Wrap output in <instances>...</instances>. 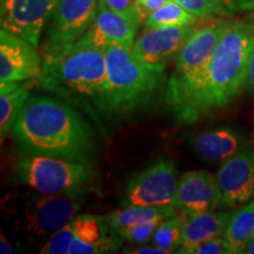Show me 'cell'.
Here are the masks:
<instances>
[{
	"label": "cell",
	"mask_w": 254,
	"mask_h": 254,
	"mask_svg": "<svg viewBox=\"0 0 254 254\" xmlns=\"http://www.w3.org/2000/svg\"><path fill=\"white\" fill-rule=\"evenodd\" d=\"M13 132L21 147L32 154L88 160L94 148L93 132L79 111L43 95H30Z\"/></svg>",
	"instance_id": "obj_1"
},
{
	"label": "cell",
	"mask_w": 254,
	"mask_h": 254,
	"mask_svg": "<svg viewBox=\"0 0 254 254\" xmlns=\"http://www.w3.org/2000/svg\"><path fill=\"white\" fill-rule=\"evenodd\" d=\"M37 80L41 88L51 93L103 110L107 88L106 49L77 41L45 52Z\"/></svg>",
	"instance_id": "obj_2"
},
{
	"label": "cell",
	"mask_w": 254,
	"mask_h": 254,
	"mask_svg": "<svg viewBox=\"0 0 254 254\" xmlns=\"http://www.w3.org/2000/svg\"><path fill=\"white\" fill-rule=\"evenodd\" d=\"M232 23L217 21L195 30L178 55L176 72L167 84L166 101L179 120L195 122L209 60Z\"/></svg>",
	"instance_id": "obj_3"
},
{
	"label": "cell",
	"mask_w": 254,
	"mask_h": 254,
	"mask_svg": "<svg viewBox=\"0 0 254 254\" xmlns=\"http://www.w3.org/2000/svg\"><path fill=\"white\" fill-rule=\"evenodd\" d=\"M254 25L232 23L215 47L209 60L201 98L199 118L222 109L245 87Z\"/></svg>",
	"instance_id": "obj_4"
},
{
	"label": "cell",
	"mask_w": 254,
	"mask_h": 254,
	"mask_svg": "<svg viewBox=\"0 0 254 254\" xmlns=\"http://www.w3.org/2000/svg\"><path fill=\"white\" fill-rule=\"evenodd\" d=\"M106 64L107 88L103 111L107 113H128L145 105L165 79V66L144 63L135 56L132 46L107 47Z\"/></svg>",
	"instance_id": "obj_5"
},
{
	"label": "cell",
	"mask_w": 254,
	"mask_h": 254,
	"mask_svg": "<svg viewBox=\"0 0 254 254\" xmlns=\"http://www.w3.org/2000/svg\"><path fill=\"white\" fill-rule=\"evenodd\" d=\"M21 183L38 193L78 196L93 182L95 171L87 160L33 154L15 165Z\"/></svg>",
	"instance_id": "obj_6"
},
{
	"label": "cell",
	"mask_w": 254,
	"mask_h": 254,
	"mask_svg": "<svg viewBox=\"0 0 254 254\" xmlns=\"http://www.w3.org/2000/svg\"><path fill=\"white\" fill-rule=\"evenodd\" d=\"M178 183L176 165L172 160L161 159L129 179L122 205L124 207L173 205Z\"/></svg>",
	"instance_id": "obj_7"
},
{
	"label": "cell",
	"mask_w": 254,
	"mask_h": 254,
	"mask_svg": "<svg viewBox=\"0 0 254 254\" xmlns=\"http://www.w3.org/2000/svg\"><path fill=\"white\" fill-rule=\"evenodd\" d=\"M100 0H59L52 13L46 52L77 43L93 24Z\"/></svg>",
	"instance_id": "obj_8"
},
{
	"label": "cell",
	"mask_w": 254,
	"mask_h": 254,
	"mask_svg": "<svg viewBox=\"0 0 254 254\" xmlns=\"http://www.w3.org/2000/svg\"><path fill=\"white\" fill-rule=\"evenodd\" d=\"M59 0H1L0 26L9 33L39 45L44 25Z\"/></svg>",
	"instance_id": "obj_9"
},
{
	"label": "cell",
	"mask_w": 254,
	"mask_h": 254,
	"mask_svg": "<svg viewBox=\"0 0 254 254\" xmlns=\"http://www.w3.org/2000/svg\"><path fill=\"white\" fill-rule=\"evenodd\" d=\"M80 205L73 196L33 195L24 208L25 228L37 237L52 236L77 217Z\"/></svg>",
	"instance_id": "obj_10"
},
{
	"label": "cell",
	"mask_w": 254,
	"mask_h": 254,
	"mask_svg": "<svg viewBox=\"0 0 254 254\" xmlns=\"http://www.w3.org/2000/svg\"><path fill=\"white\" fill-rule=\"evenodd\" d=\"M222 204L237 206L254 196V145H247L225 160L215 176Z\"/></svg>",
	"instance_id": "obj_11"
},
{
	"label": "cell",
	"mask_w": 254,
	"mask_h": 254,
	"mask_svg": "<svg viewBox=\"0 0 254 254\" xmlns=\"http://www.w3.org/2000/svg\"><path fill=\"white\" fill-rule=\"evenodd\" d=\"M36 49L23 38L0 31V82H23L39 77L43 62Z\"/></svg>",
	"instance_id": "obj_12"
},
{
	"label": "cell",
	"mask_w": 254,
	"mask_h": 254,
	"mask_svg": "<svg viewBox=\"0 0 254 254\" xmlns=\"http://www.w3.org/2000/svg\"><path fill=\"white\" fill-rule=\"evenodd\" d=\"M222 202L217 179L205 170L189 171L179 178L173 206L189 214L213 211Z\"/></svg>",
	"instance_id": "obj_13"
},
{
	"label": "cell",
	"mask_w": 254,
	"mask_h": 254,
	"mask_svg": "<svg viewBox=\"0 0 254 254\" xmlns=\"http://www.w3.org/2000/svg\"><path fill=\"white\" fill-rule=\"evenodd\" d=\"M194 31L192 25L152 28L133 43L132 50L144 63L165 66L168 60L179 55Z\"/></svg>",
	"instance_id": "obj_14"
},
{
	"label": "cell",
	"mask_w": 254,
	"mask_h": 254,
	"mask_svg": "<svg viewBox=\"0 0 254 254\" xmlns=\"http://www.w3.org/2000/svg\"><path fill=\"white\" fill-rule=\"evenodd\" d=\"M138 25L113 12L100 0L97 17L86 33L78 41L85 45L107 49L113 45L132 46Z\"/></svg>",
	"instance_id": "obj_15"
},
{
	"label": "cell",
	"mask_w": 254,
	"mask_h": 254,
	"mask_svg": "<svg viewBox=\"0 0 254 254\" xmlns=\"http://www.w3.org/2000/svg\"><path fill=\"white\" fill-rule=\"evenodd\" d=\"M72 221L75 237L68 254L113 253L122 245V237L110 227L105 217L80 214Z\"/></svg>",
	"instance_id": "obj_16"
},
{
	"label": "cell",
	"mask_w": 254,
	"mask_h": 254,
	"mask_svg": "<svg viewBox=\"0 0 254 254\" xmlns=\"http://www.w3.org/2000/svg\"><path fill=\"white\" fill-rule=\"evenodd\" d=\"M247 145L245 136L233 128L202 132L190 139L193 151L207 163H224Z\"/></svg>",
	"instance_id": "obj_17"
},
{
	"label": "cell",
	"mask_w": 254,
	"mask_h": 254,
	"mask_svg": "<svg viewBox=\"0 0 254 254\" xmlns=\"http://www.w3.org/2000/svg\"><path fill=\"white\" fill-rule=\"evenodd\" d=\"M231 214L206 211L190 214L187 219L182 246L176 251L180 254H194L199 245L212 238L224 236Z\"/></svg>",
	"instance_id": "obj_18"
},
{
	"label": "cell",
	"mask_w": 254,
	"mask_h": 254,
	"mask_svg": "<svg viewBox=\"0 0 254 254\" xmlns=\"http://www.w3.org/2000/svg\"><path fill=\"white\" fill-rule=\"evenodd\" d=\"M28 82H0V133L1 138L13 129L19 114L30 98Z\"/></svg>",
	"instance_id": "obj_19"
},
{
	"label": "cell",
	"mask_w": 254,
	"mask_h": 254,
	"mask_svg": "<svg viewBox=\"0 0 254 254\" xmlns=\"http://www.w3.org/2000/svg\"><path fill=\"white\" fill-rule=\"evenodd\" d=\"M224 236L232 254L245 252L250 241L254 238V196L249 204L231 214Z\"/></svg>",
	"instance_id": "obj_20"
},
{
	"label": "cell",
	"mask_w": 254,
	"mask_h": 254,
	"mask_svg": "<svg viewBox=\"0 0 254 254\" xmlns=\"http://www.w3.org/2000/svg\"><path fill=\"white\" fill-rule=\"evenodd\" d=\"M178 208L173 205L168 206H127L119 211L112 212L106 215L107 224L110 227L118 232L124 227L146 220L151 218L167 219L178 213Z\"/></svg>",
	"instance_id": "obj_21"
},
{
	"label": "cell",
	"mask_w": 254,
	"mask_h": 254,
	"mask_svg": "<svg viewBox=\"0 0 254 254\" xmlns=\"http://www.w3.org/2000/svg\"><path fill=\"white\" fill-rule=\"evenodd\" d=\"M198 17L190 13L177 0H168L166 4L152 11L146 18V30L158 27L189 26L196 23Z\"/></svg>",
	"instance_id": "obj_22"
},
{
	"label": "cell",
	"mask_w": 254,
	"mask_h": 254,
	"mask_svg": "<svg viewBox=\"0 0 254 254\" xmlns=\"http://www.w3.org/2000/svg\"><path fill=\"white\" fill-rule=\"evenodd\" d=\"M189 215L186 212H182L161 221L152 237L154 245L172 253L176 252V250L182 246L184 230Z\"/></svg>",
	"instance_id": "obj_23"
},
{
	"label": "cell",
	"mask_w": 254,
	"mask_h": 254,
	"mask_svg": "<svg viewBox=\"0 0 254 254\" xmlns=\"http://www.w3.org/2000/svg\"><path fill=\"white\" fill-rule=\"evenodd\" d=\"M190 13L200 19H208L215 15H232L224 0H177Z\"/></svg>",
	"instance_id": "obj_24"
},
{
	"label": "cell",
	"mask_w": 254,
	"mask_h": 254,
	"mask_svg": "<svg viewBox=\"0 0 254 254\" xmlns=\"http://www.w3.org/2000/svg\"><path fill=\"white\" fill-rule=\"evenodd\" d=\"M164 218H151L146 220L135 222V224L129 225V226L124 227L119 230L117 233L125 239L133 244H146L153 237L155 230H157Z\"/></svg>",
	"instance_id": "obj_25"
},
{
	"label": "cell",
	"mask_w": 254,
	"mask_h": 254,
	"mask_svg": "<svg viewBox=\"0 0 254 254\" xmlns=\"http://www.w3.org/2000/svg\"><path fill=\"white\" fill-rule=\"evenodd\" d=\"M75 237V230L73 221L60 228L49 238L43 246L41 254H68L73 240Z\"/></svg>",
	"instance_id": "obj_26"
},
{
	"label": "cell",
	"mask_w": 254,
	"mask_h": 254,
	"mask_svg": "<svg viewBox=\"0 0 254 254\" xmlns=\"http://www.w3.org/2000/svg\"><path fill=\"white\" fill-rule=\"evenodd\" d=\"M104 1L113 12L128 19L138 26L145 18V12L142 11L138 0H104Z\"/></svg>",
	"instance_id": "obj_27"
},
{
	"label": "cell",
	"mask_w": 254,
	"mask_h": 254,
	"mask_svg": "<svg viewBox=\"0 0 254 254\" xmlns=\"http://www.w3.org/2000/svg\"><path fill=\"white\" fill-rule=\"evenodd\" d=\"M194 254H232L225 236L212 238L196 247Z\"/></svg>",
	"instance_id": "obj_28"
},
{
	"label": "cell",
	"mask_w": 254,
	"mask_h": 254,
	"mask_svg": "<svg viewBox=\"0 0 254 254\" xmlns=\"http://www.w3.org/2000/svg\"><path fill=\"white\" fill-rule=\"evenodd\" d=\"M245 87L251 92V93L254 94V38H253L252 46H251V51H250Z\"/></svg>",
	"instance_id": "obj_29"
},
{
	"label": "cell",
	"mask_w": 254,
	"mask_h": 254,
	"mask_svg": "<svg viewBox=\"0 0 254 254\" xmlns=\"http://www.w3.org/2000/svg\"><path fill=\"white\" fill-rule=\"evenodd\" d=\"M224 2L232 14L238 11L254 7V0H224Z\"/></svg>",
	"instance_id": "obj_30"
},
{
	"label": "cell",
	"mask_w": 254,
	"mask_h": 254,
	"mask_svg": "<svg viewBox=\"0 0 254 254\" xmlns=\"http://www.w3.org/2000/svg\"><path fill=\"white\" fill-rule=\"evenodd\" d=\"M126 253H129V254H170L172 252L153 245V246L138 247V249H135L134 251H126Z\"/></svg>",
	"instance_id": "obj_31"
},
{
	"label": "cell",
	"mask_w": 254,
	"mask_h": 254,
	"mask_svg": "<svg viewBox=\"0 0 254 254\" xmlns=\"http://www.w3.org/2000/svg\"><path fill=\"white\" fill-rule=\"evenodd\" d=\"M168 0H138L139 5L142 8V11L145 12L146 14L151 13L152 11L157 9L163 6L164 4H166Z\"/></svg>",
	"instance_id": "obj_32"
},
{
	"label": "cell",
	"mask_w": 254,
	"mask_h": 254,
	"mask_svg": "<svg viewBox=\"0 0 254 254\" xmlns=\"http://www.w3.org/2000/svg\"><path fill=\"white\" fill-rule=\"evenodd\" d=\"M0 252L2 254H12L14 253L13 247L9 245L7 238L1 233V239H0Z\"/></svg>",
	"instance_id": "obj_33"
},
{
	"label": "cell",
	"mask_w": 254,
	"mask_h": 254,
	"mask_svg": "<svg viewBox=\"0 0 254 254\" xmlns=\"http://www.w3.org/2000/svg\"><path fill=\"white\" fill-rule=\"evenodd\" d=\"M244 253H246V254H254V238L250 241L249 246L246 247L245 252H244Z\"/></svg>",
	"instance_id": "obj_34"
}]
</instances>
